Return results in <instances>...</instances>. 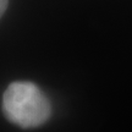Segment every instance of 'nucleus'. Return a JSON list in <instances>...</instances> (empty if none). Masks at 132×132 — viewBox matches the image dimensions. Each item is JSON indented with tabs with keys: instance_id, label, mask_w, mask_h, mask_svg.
<instances>
[{
	"instance_id": "f03ea898",
	"label": "nucleus",
	"mask_w": 132,
	"mask_h": 132,
	"mask_svg": "<svg viewBox=\"0 0 132 132\" xmlns=\"http://www.w3.org/2000/svg\"><path fill=\"white\" fill-rule=\"evenodd\" d=\"M7 5H9V0H0V19L5 14V11L7 9Z\"/></svg>"
},
{
	"instance_id": "f257e3e1",
	"label": "nucleus",
	"mask_w": 132,
	"mask_h": 132,
	"mask_svg": "<svg viewBox=\"0 0 132 132\" xmlns=\"http://www.w3.org/2000/svg\"><path fill=\"white\" fill-rule=\"evenodd\" d=\"M6 119L22 128H34L48 121L52 105L43 90L33 82H12L3 95Z\"/></svg>"
}]
</instances>
